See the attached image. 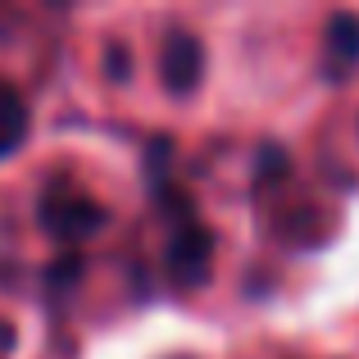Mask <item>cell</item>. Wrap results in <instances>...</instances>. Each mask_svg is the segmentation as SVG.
<instances>
[{"label":"cell","mask_w":359,"mask_h":359,"mask_svg":"<svg viewBox=\"0 0 359 359\" xmlns=\"http://www.w3.org/2000/svg\"><path fill=\"white\" fill-rule=\"evenodd\" d=\"M41 223H46V232H50L55 241L78 245V241L96 237V232L105 228V210H100L96 201H87V196L55 191V196L41 201Z\"/></svg>","instance_id":"6da1fadb"},{"label":"cell","mask_w":359,"mask_h":359,"mask_svg":"<svg viewBox=\"0 0 359 359\" xmlns=\"http://www.w3.org/2000/svg\"><path fill=\"white\" fill-rule=\"evenodd\" d=\"M214 269V232L201 223H182L168 241V273L177 287H201Z\"/></svg>","instance_id":"7a4b0ae2"},{"label":"cell","mask_w":359,"mask_h":359,"mask_svg":"<svg viewBox=\"0 0 359 359\" xmlns=\"http://www.w3.org/2000/svg\"><path fill=\"white\" fill-rule=\"evenodd\" d=\"M159 73H164V87L173 91V96L196 91L201 78H205V46L196 41L191 32H168L164 55H159Z\"/></svg>","instance_id":"3957f363"},{"label":"cell","mask_w":359,"mask_h":359,"mask_svg":"<svg viewBox=\"0 0 359 359\" xmlns=\"http://www.w3.org/2000/svg\"><path fill=\"white\" fill-rule=\"evenodd\" d=\"M23 137H27V105L9 82H0V159L14 155Z\"/></svg>","instance_id":"277c9868"},{"label":"cell","mask_w":359,"mask_h":359,"mask_svg":"<svg viewBox=\"0 0 359 359\" xmlns=\"http://www.w3.org/2000/svg\"><path fill=\"white\" fill-rule=\"evenodd\" d=\"M327 50L346 64L359 60V14H351V9L332 14V23H327Z\"/></svg>","instance_id":"5b68a950"},{"label":"cell","mask_w":359,"mask_h":359,"mask_svg":"<svg viewBox=\"0 0 359 359\" xmlns=\"http://www.w3.org/2000/svg\"><path fill=\"white\" fill-rule=\"evenodd\" d=\"M105 69H109V78H114V82H128L132 60H128V50H123V46H109V50H105Z\"/></svg>","instance_id":"8992f818"}]
</instances>
